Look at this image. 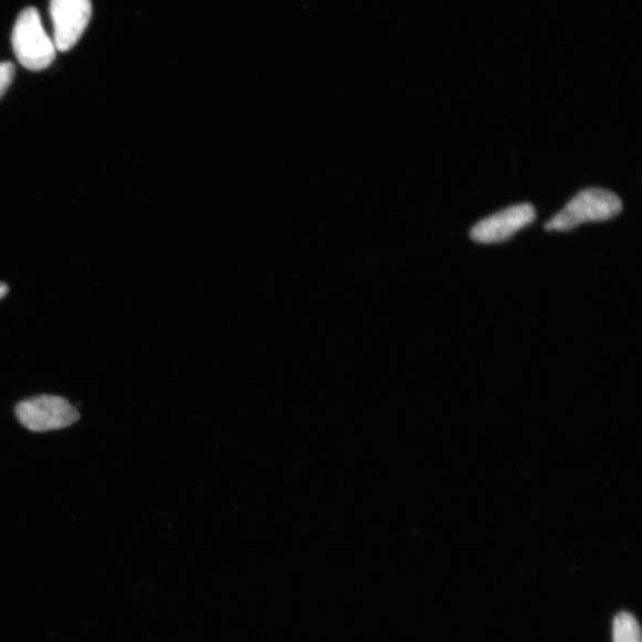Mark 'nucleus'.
Returning <instances> with one entry per match:
<instances>
[{
    "mask_svg": "<svg viewBox=\"0 0 642 642\" xmlns=\"http://www.w3.org/2000/svg\"><path fill=\"white\" fill-rule=\"evenodd\" d=\"M14 66L11 62H0V98L12 83Z\"/></svg>",
    "mask_w": 642,
    "mask_h": 642,
    "instance_id": "7",
    "label": "nucleus"
},
{
    "mask_svg": "<svg viewBox=\"0 0 642 642\" xmlns=\"http://www.w3.org/2000/svg\"><path fill=\"white\" fill-rule=\"evenodd\" d=\"M9 292V287L3 284V282H0V301L3 299V297L8 294Z\"/></svg>",
    "mask_w": 642,
    "mask_h": 642,
    "instance_id": "8",
    "label": "nucleus"
},
{
    "mask_svg": "<svg viewBox=\"0 0 642 642\" xmlns=\"http://www.w3.org/2000/svg\"><path fill=\"white\" fill-rule=\"evenodd\" d=\"M536 218L537 211L532 203H519L483 219L470 231V239L481 244L503 243L534 223Z\"/></svg>",
    "mask_w": 642,
    "mask_h": 642,
    "instance_id": "4",
    "label": "nucleus"
},
{
    "mask_svg": "<svg viewBox=\"0 0 642 642\" xmlns=\"http://www.w3.org/2000/svg\"><path fill=\"white\" fill-rule=\"evenodd\" d=\"M622 210L623 203L614 192L604 188H587L578 192L544 229L567 232L585 223L609 221Z\"/></svg>",
    "mask_w": 642,
    "mask_h": 642,
    "instance_id": "1",
    "label": "nucleus"
},
{
    "mask_svg": "<svg viewBox=\"0 0 642 642\" xmlns=\"http://www.w3.org/2000/svg\"><path fill=\"white\" fill-rule=\"evenodd\" d=\"M15 415L30 431L46 432L66 429L81 419L80 412L64 398L40 396L15 407Z\"/></svg>",
    "mask_w": 642,
    "mask_h": 642,
    "instance_id": "3",
    "label": "nucleus"
},
{
    "mask_svg": "<svg viewBox=\"0 0 642 642\" xmlns=\"http://www.w3.org/2000/svg\"><path fill=\"white\" fill-rule=\"evenodd\" d=\"M51 15L54 24V44L66 53L81 40L92 15L91 0H52Z\"/></svg>",
    "mask_w": 642,
    "mask_h": 642,
    "instance_id": "5",
    "label": "nucleus"
},
{
    "mask_svg": "<svg viewBox=\"0 0 642 642\" xmlns=\"http://www.w3.org/2000/svg\"><path fill=\"white\" fill-rule=\"evenodd\" d=\"M12 46L21 65L29 71H42L53 64L55 44L46 35L35 8H28L19 15L13 28Z\"/></svg>",
    "mask_w": 642,
    "mask_h": 642,
    "instance_id": "2",
    "label": "nucleus"
},
{
    "mask_svg": "<svg viewBox=\"0 0 642 642\" xmlns=\"http://www.w3.org/2000/svg\"><path fill=\"white\" fill-rule=\"evenodd\" d=\"M614 642H641L636 619L630 613H621L614 621Z\"/></svg>",
    "mask_w": 642,
    "mask_h": 642,
    "instance_id": "6",
    "label": "nucleus"
}]
</instances>
